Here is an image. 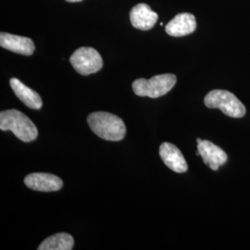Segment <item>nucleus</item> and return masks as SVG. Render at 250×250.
Listing matches in <instances>:
<instances>
[{
	"mask_svg": "<svg viewBox=\"0 0 250 250\" xmlns=\"http://www.w3.org/2000/svg\"><path fill=\"white\" fill-rule=\"evenodd\" d=\"M204 103L209 108H220L225 115L232 118H242L246 114V107L241 101L226 90L210 91L206 96Z\"/></svg>",
	"mask_w": 250,
	"mask_h": 250,
	"instance_id": "4",
	"label": "nucleus"
},
{
	"mask_svg": "<svg viewBox=\"0 0 250 250\" xmlns=\"http://www.w3.org/2000/svg\"><path fill=\"white\" fill-rule=\"evenodd\" d=\"M158 19V14L153 11L147 4L145 3L134 6L130 12L132 25L142 31H148L152 29L156 24Z\"/></svg>",
	"mask_w": 250,
	"mask_h": 250,
	"instance_id": "10",
	"label": "nucleus"
},
{
	"mask_svg": "<svg viewBox=\"0 0 250 250\" xmlns=\"http://www.w3.org/2000/svg\"><path fill=\"white\" fill-rule=\"evenodd\" d=\"M197 29V21L191 13H180L170 21L165 31L170 36H185L195 32Z\"/></svg>",
	"mask_w": 250,
	"mask_h": 250,
	"instance_id": "11",
	"label": "nucleus"
},
{
	"mask_svg": "<svg viewBox=\"0 0 250 250\" xmlns=\"http://www.w3.org/2000/svg\"><path fill=\"white\" fill-rule=\"evenodd\" d=\"M0 129L11 131L22 142L36 140L38 131L34 123L17 109H9L0 113Z\"/></svg>",
	"mask_w": 250,
	"mask_h": 250,
	"instance_id": "2",
	"label": "nucleus"
},
{
	"mask_svg": "<svg viewBox=\"0 0 250 250\" xmlns=\"http://www.w3.org/2000/svg\"><path fill=\"white\" fill-rule=\"evenodd\" d=\"M74 239L66 232L56 233L45 239L38 247V250H72Z\"/></svg>",
	"mask_w": 250,
	"mask_h": 250,
	"instance_id": "13",
	"label": "nucleus"
},
{
	"mask_svg": "<svg viewBox=\"0 0 250 250\" xmlns=\"http://www.w3.org/2000/svg\"><path fill=\"white\" fill-rule=\"evenodd\" d=\"M87 123L95 134L107 141H121L126 134L125 122L108 112H93L87 118Z\"/></svg>",
	"mask_w": 250,
	"mask_h": 250,
	"instance_id": "1",
	"label": "nucleus"
},
{
	"mask_svg": "<svg viewBox=\"0 0 250 250\" xmlns=\"http://www.w3.org/2000/svg\"><path fill=\"white\" fill-rule=\"evenodd\" d=\"M10 87L26 107L33 109H40L43 106L42 99L35 90L31 89L17 78H11L9 81Z\"/></svg>",
	"mask_w": 250,
	"mask_h": 250,
	"instance_id": "12",
	"label": "nucleus"
},
{
	"mask_svg": "<svg viewBox=\"0 0 250 250\" xmlns=\"http://www.w3.org/2000/svg\"><path fill=\"white\" fill-rule=\"evenodd\" d=\"M24 184L32 190L39 192H55L63 187L62 179L51 173L34 172L24 178Z\"/></svg>",
	"mask_w": 250,
	"mask_h": 250,
	"instance_id": "7",
	"label": "nucleus"
},
{
	"mask_svg": "<svg viewBox=\"0 0 250 250\" xmlns=\"http://www.w3.org/2000/svg\"><path fill=\"white\" fill-rule=\"evenodd\" d=\"M160 156L165 165L169 167L170 170L177 173H183L188 170V162L185 160L182 152L173 144L168 142L161 144Z\"/></svg>",
	"mask_w": 250,
	"mask_h": 250,
	"instance_id": "8",
	"label": "nucleus"
},
{
	"mask_svg": "<svg viewBox=\"0 0 250 250\" xmlns=\"http://www.w3.org/2000/svg\"><path fill=\"white\" fill-rule=\"evenodd\" d=\"M176 81V76L171 73L156 75L149 80L141 78L133 83V90L138 97L158 99L169 93L175 85Z\"/></svg>",
	"mask_w": 250,
	"mask_h": 250,
	"instance_id": "3",
	"label": "nucleus"
},
{
	"mask_svg": "<svg viewBox=\"0 0 250 250\" xmlns=\"http://www.w3.org/2000/svg\"><path fill=\"white\" fill-rule=\"evenodd\" d=\"M66 1H68V2H80L82 0H66Z\"/></svg>",
	"mask_w": 250,
	"mask_h": 250,
	"instance_id": "14",
	"label": "nucleus"
},
{
	"mask_svg": "<svg viewBox=\"0 0 250 250\" xmlns=\"http://www.w3.org/2000/svg\"><path fill=\"white\" fill-rule=\"evenodd\" d=\"M74 70L81 75H89L99 72L103 67L100 54L93 47H80L75 50L70 59Z\"/></svg>",
	"mask_w": 250,
	"mask_h": 250,
	"instance_id": "5",
	"label": "nucleus"
},
{
	"mask_svg": "<svg viewBox=\"0 0 250 250\" xmlns=\"http://www.w3.org/2000/svg\"><path fill=\"white\" fill-rule=\"evenodd\" d=\"M0 45L11 52L24 56H31L36 49L33 40L29 37L15 36L4 32L0 34Z\"/></svg>",
	"mask_w": 250,
	"mask_h": 250,
	"instance_id": "9",
	"label": "nucleus"
},
{
	"mask_svg": "<svg viewBox=\"0 0 250 250\" xmlns=\"http://www.w3.org/2000/svg\"><path fill=\"white\" fill-rule=\"evenodd\" d=\"M197 151L200 157L210 169L217 170L228 160L227 154L219 146L208 140L197 138Z\"/></svg>",
	"mask_w": 250,
	"mask_h": 250,
	"instance_id": "6",
	"label": "nucleus"
}]
</instances>
